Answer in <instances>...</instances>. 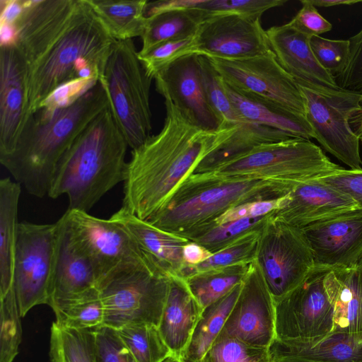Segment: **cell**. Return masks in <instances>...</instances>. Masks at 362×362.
I'll list each match as a JSON object with an SVG mask.
<instances>
[{
	"mask_svg": "<svg viewBox=\"0 0 362 362\" xmlns=\"http://www.w3.org/2000/svg\"><path fill=\"white\" fill-rule=\"evenodd\" d=\"M161 130L132 149L122 208L144 221L158 212L177 186L214 148L216 132L192 124L168 99Z\"/></svg>",
	"mask_w": 362,
	"mask_h": 362,
	"instance_id": "obj_1",
	"label": "cell"
},
{
	"mask_svg": "<svg viewBox=\"0 0 362 362\" xmlns=\"http://www.w3.org/2000/svg\"><path fill=\"white\" fill-rule=\"evenodd\" d=\"M108 106L98 81L67 107L38 109L31 113L13 148L0 155L1 164L28 193L39 198L47 196L63 156Z\"/></svg>",
	"mask_w": 362,
	"mask_h": 362,
	"instance_id": "obj_2",
	"label": "cell"
},
{
	"mask_svg": "<svg viewBox=\"0 0 362 362\" xmlns=\"http://www.w3.org/2000/svg\"><path fill=\"white\" fill-rule=\"evenodd\" d=\"M127 141L108 106L77 137L59 161L48 193L66 195L85 212L124 180Z\"/></svg>",
	"mask_w": 362,
	"mask_h": 362,
	"instance_id": "obj_3",
	"label": "cell"
},
{
	"mask_svg": "<svg viewBox=\"0 0 362 362\" xmlns=\"http://www.w3.org/2000/svg\"><path fill=\"white\" fill-rule=\"evenodd\" d=\"M293 187L254 177L192 173L177 186L164 206L146 221L188 240L233 207L279 199Z\"/></svg>",
	"mask_w": 362,
	"mask_h": 362,
	"instance_id": "obj_4",
	"label": "cell"
},
{
	"mask_svg": "<svg viewBox=\"0 0 362 362\" xmlns=\"http://www.w3.org/2000/svg\"><path fill=\"white\" fill-rule=\"evenodd\" d=\"M115 40L86 0L77 6L63 30L28 66L30 112L62 84L76 78H103Z\"/></svg>",
	"mask_w": 362,
	"mask_h": 362,
	"instance_id": "obj_5",
	"label": "cell"
},
{
	"mask_svg": "<svg viewBox=\"0 0 362 362\" xmlns=\"http://www.w3.org/2000/svg\"><path fill=\"white\" fill-rule=\"evenodd\" d=\"M170 276L145 257L117 268L98 285L104 325L119 329L135 324L158 326Z\"/></svg>",
	"mask_w": 362,
	"mask_h": 362,
	"instance_id": "obj_6",
	"label": "cell"
},
{
	"mask_svg": "<svg viewBox=\"0 0 362 362\" xmlns=\"http://www.w3.org/2000/svg\"><path fill=\"white\" fill-rule=\"evenodd\" d=\"M151 81L139 59L133 40H115L100 82L114 118L132 149L151 136Z\"/></svg>",
	"mask_w": 362,
	"mask_h": 362,
	"instance_id": "obj_7",
	"label": "cell"
},
{
	"mask_svg": "<svg viewBox=\"0 0 362 362\" xmlns=\"http://www.w3.org/2000/svg\"><path fill=\"white\" fill-rule=\"evenodd\" d=\"M340 168L310 140L291 138L257 146L209 173L254 177L295 187Z\"/></svg>",
	"mask_w": 362,
	"mask_h": 362,
	"instance_id": "obj_8",
	"label": "cell"
},
{
	"mask_svg": "<svg viewBox=\"0 0 362 362\" xmlns=\"http://www.w3.org/2000/svg\"><path fill=\"white\" fill-rule=\"evenodd\" d=\"M297 83L304 103L305 116L313 129L315 139L351 170H362L360 139L349 122L351 115L359 108L362 93Z\"/></svg>",
	"mask_w": 362,
	"mask_h": 362,
	"instance_id": "obj_9",
	"label": "cell"
},
{
	"mask_svg": "<svg viewBox=\"0 0 362 362\" xmlns=\"http://www.w3.org/2000/svg\"><path fill=\"white\" fill-rule=\"evenodd\" d=\"M254 262L274 302L298 286L315 269L309 243L300 228L272 216L263 227Z\"/></svg>",
	"mask_w": 362,
	"mask_h": 362,
	"instance_id": "obj_10",
	"label": "cell"
},
{
	"mask_svg": "<svg viewBox=\"0 0 362 362\" xmlns=\"http://www.w3.org/2000/svg\"><path fill=\"white\" fill-rule=\"evenodd\" d=\"M328 270L315 267L298 286L275 302V339L308 346L333 332L334 309L324 284Z\"/></svg>",
	"mask_w": 362,
	"mask_h": 362,
	"instance_id": "obj_11",
	"label": "cell"
},
{
	"mask_svg": "<svg viewBox=\"0 0 362 362\" xmlns=\"http://www.w3.org/2000/svg\"><path fill=\"white\" fill-rule=\"evenodd\" d=\"M59 227L54 223L18 225L13 288L21 317L48 303L54 272Z\"/></svg>",
	"mask_w": 362,
	"mask_h": 362,
	"instance_id": "obj_12",
	"label": "cell"
},
{
	"mask_svg": "<svg viewBox=\"0 0 362 362\" xmlns=\"http://www.w3.org/2000/svg\"><path fill=\"white\" fill-rule=\"evenodd\" d=\"M222 80L235 90L305 115L298 85L272 50L250 58H210Z\"/></svg>",
	"mask_w": 362,
	"mask_h": 362,
	"instance_id": "obj_13",
	"label": "cell"
},
{
	"mask_svg": "<svg viewBox=\"0 0 362 362\" xmlns=\"http://www.w3.org/2000/svg\"><path fill=\"white\" fill-rule=\"evenodd\" d=\"M219 336L268 349L276 339L275 302L254 262Z\"/></svg>",
	"mask_w": 362,
	"mask_h": 362,
	"instance_id": "obj_14",
	"label": "cell"
},
{
	"mask_svg": "<svg viewBox=\"0 0 362 362\" xmlns=\"http://www.w3.org/2000/svg\"><path fill=\"white\" fill-rule=\"evenodd\" d=\"M65 214L75 236L91 259L99 282L122 265L144 257L130 234L110 218L103 219L88 212L71 209Z\"/></svg>",
	"mask_w": 362,
	"mask_h": 362,
	"instance_id": "obj_15",
	"label": "cell"
},
{
	"mask_svg": "<svg viewBox=\"0 0 362 362\" xmlns=\"http://www.w3.org/2000/svg\"><path fill=\"white\" fill-rule=\"evenodd\" d=\"M197 54L210 58L240 59L271 50L260 19L238 14L209 16L197 33Z\"/></svg>",
	"mask_w": 362,
	"mask_h": 362,
	"instance_id": "obj_16",
	"label": "cell"
},
{
	"mask_svg": "<svg viewBox=\"0 0 362 362\" xmlns=\"http://www.w3.org/2000/svg\"><path fill=\"white\" fill-rule=\"evenodd\" d=\"M158 92L170 100L192 124L216 133L221 123L211 107L203 86L198 54L185 56L155 78Z\"/></svg>",
	"mask_w": 362,
	"mask_h": 362,
	"instance_id": "obj_17",
	"label": "cell"
},
{
	"mask_svg": "<svg viewBox=\"0 0 362 362\" xmlns=\"http://www.w3.org/2000/svg\"><path fill=\"white\" fill-rule=\"evenodd\" d=\"M28 66L16 45L0 51V155L15 146L31 115Z\"/></svg>",
	"mask_w": 362,
	"mask_h": 362,
	"instance_id": "obj_18",
	"label": "cell"
},
{
	"mask_svg": "<svg viewBox=\"0 0 362 362\" xmlns=\"http://www.w3.org/2000/svg\"><path fill=\"white\" fill-rule=\"evenodd\" d=\"M361 212L362 209L350 197L315 179L294 187L272 216L303 228Z\"/></svg>",
	"mask_w": 362,
	"mask_h": 362,
	"instance_id": "obj_19",
	"label": "cell"
},
{
	"mask_svg": "<svg viewBox=\"0 0 362 362\" xmlns=\"http://www.w3.org/2000/svg\"><path fill=\"white\" fill-rule=\"evenodd\" d=\"M55 268L47 305L52 310L98 288L95 267L75 236L65 213L57 221Z\"/></svg>",
	"mask_w": 362,
	"mask_h": 362,
	"instance_id": "obj_20",
	"label": "cell"
},
{
	"mask_svg": "<svg viewBox=\"0 0 362 362\" xmlns=\"http://www.w3.org/2000/svg\"><path fill=\"white\" fill-rule=\"evenodd\" d=\"M302 229L312 250L315 267H351L362 257V212Z\"/></svg>",
	"mask_w": 362,
	"mask_h": 362,
	"instance_id": "obj_21",
	"label": "cell"
},
{
	"mask_svg": "<svg viewBox=\"0 0 362 362\" xmlns=\"http://www.w3.org/2000/svg\"><path fill=\"white\" fill-rule=\"evenodd\" d=\"M78 0H25L14 24L16 46L28 65L36 60L71 18Z\"/></svg>",
	"mask_w": 362,
	"mask_h": 362,
	"instance_id": "obj_22",
	"label": "cell"
},
{
	"mask_svg": "<svg viewBox=\"0 0 362 362\" xmlns=\"http://www.w3.org/2000/svg\"><path fill=\"white\" fill-rule=\"evenodd\" d=\"M266 33L277 62L297 83L340 88L335 77L315 58L310 43L312 36L296 30L288 23L272 26Z\"/></svg>",
	"mask_w": 362,
	"mask_h": 362,
	"instance_id": "obj_23",
	"label": "cell"
},
{
	"mask_svg": "<svg viewBox=\"0 0 362 362\" xmlns=\"http://www.w3.org/2000/svg\"><path fill=\"white\" fill-rule=\"evenodd\" d=\"M111 219L130 234L144 257L168 276L182 278L183 247L189 240L161 230L121 207Z\"/></svg>",
	"mask_w": 362,
	"mask_h": 362,
	"instance_id": "obj_24",
	"label": "cell"
},
{
	"mask_svg": "<svg viewBox=\"0 0 362 362\" xmlns=\"http://www.w3.org/2000/svg\"><path fill=\"white\" fill-rule=\"evenodd\" d=\"M202 311L185 281L170 276L158 328L172 356L182 358Z\"/></svg>",
	"mask_w": 362,
	"mask_h": 362,
	"instance_id": "obj_25",
	"label": "cell"
},
{
	"mask_svg": "<svg viewBox=\"0 0 362 362\" xmlns=\"http://www.w3.org/2000/svg\"><path fill=\"white\" fill-rule=\"evenodd\" d=\"M324 284L334 309L333 332L362 344V268L357 264L329 269Z\"/></svg>",
	"mask_w": 362,
	"mask_h": 362,
	"instance_id": "obj_26",
	"label": "cell"
},
{
	"mask_svg": "<svg viewBox=\"0 0 362 362\" xmlns=\"http://www.w3.org/2000/svg\"><path fill=\"white\" fill-rule=\"evenodd\" d=\"M288 134L269 127L240 122L221 127L216 132L214 148L199 163L193 173H209L260 145L287 140Z\"/></svg>",
	"mask_w": 362,
	"mask_h": 362,
	"instance_id": "obj_27",
	"label": "cell"
},
{
	"mask_svg": "<svg viewBox=\"0 0 362 362\" xmlns=\"http://www.w3.org/2000/svg\"><path fill=\"white\" fill-rule=\"evenodd\" d=\"M223 86L243 122L254 123L286 132L292 137L310 140L315 133L305 115L263 100L239 93L223 81Z\"/></svg>",
	"mask_w": 362,
	"mask_h": 362,
	"instance_id": "obj_28",
	"label": "cell"
},
{
	"mask_svg": "<svg viewBox=\"0 0 362 362\" xmlns=\"http://www.w3.org/2000/svg\"><path fill=\"white\" fill-rule=\"evenodd\" d=\"M21 188L19 183L10 177L0 180V298L13 287Z\"/></svg>",
	"mask_w": 362,
	"mask_h": 362,
	"instance_id": "obj_29",
	"label": "cell"
},
{
	"mask_svg": "<svg viewBox=\"0 0 362 362\" xmlns=\"http://www.w3.org/2000/svg\"><path fill=\"white\" fill-rule=\"evenodd\" d=\"M269 350L273 362H362V344L344 333L333 332L308 346L288 345L274 339Z\"/></svg>",
	"mask_w": 362,
	"mask_h": 362,
	"instance_id": "obj_30",
	"label": "cell"
},
{
	"mask_svg": "<svg viewBox=\"0 0 362 362\" xmlns=\"http://www.w3.org/2000/svg\"><path fill=\"white\" fill-rule=\"evenodd\" d=\"M115 40L142 35L146 23V0H86Z\"/></svg>",
	"mask_w": 362,
	"mask_h": 362,
	"instance_id": "obj_31",
	"label": "cell"
},
{
	"mask_svg": "<svg viewBox=\"0 0 362 362\" xmlns=\"http://www.w3.org/2000/svg\"><path fill=\"white\" fill-rule=\"evenodd\" d=\"M206 14L198 10L173 8L146 17L142 35L143 54L163 42L194 35Z\"/></svg>",
	"mask_w": 362,
	"mask_h": 362,
	"instance_id": "obj_32",
	"label": "cell"
},
{
	"mask_svg": "<svg viewBox=\"0 0 362 362\" xmlns=\"http://www.w3.org/2000/svg\"><path fill=\"white\" fill-rule=\"evenodd\" d=\"M243 283L203 310L190 342L182 356L184 361L186 362L201 361L221 334L228 317L238 298Z\"/></svg>",
	"mask_w": 362,
	"mask_h": 362,
	"instance_id": "obj_33",
	"label": "cell"
},
{
	"mask_svg": "<svg viewBox=\"0 0 362 362\" xmlns=\"http://www.w3.org/2000/svg\"><path fill=\"white\" fill-rule=\"evenodd\" d=\"M286 0H165L148 2L146 16L173 9H193L209 16L238 14L260 19L262 14L273 8L284 5Z\"/></svg>",
	"mask_w": 362,
	"mask_h": 362,
	"instance_id": "obj_34",
	"label": "cell"
},
{
	"mask_svg": "<svg viewBox=\"0 0 362 362\" xmlns=\"http://www.w3.org/2000/svg\"><path fill=\"white\" fill-rule=\"evenodd\" d=\"M250 264H240L197 272L184 280L204 310L242 284L248 273Z\"/></svg>",
	"mask_w": 362,
	"mask_h": 362,
	"instance_id": "obj_35",
	"label": "cell"
},
{
	"mask_svg": "<svg viewBox=\"0 0 362 362\" xmlns=\"http://www.w3.org/2000/svg\"><path fill=\"white\" fill-rule=\"evenodd\" d=\"M51 362H97L94 329L51 327L49 351Z\"/></svg>",
	"mask_w": 362,
	"mask_h": 362,
	"instance_id": "obj_36",
	"label": "cell"
},
{
	"mask_svg": "<svg viewBox=\"0 0 362 362\" xmlns=\"http://www.w3.org/2000/svg\"><path fill=\"white\" fill-rule=\"evenodd\" d=\"M56 322L78 329H96L104 325V307L98 288L59 304L53 309Z\"/></svg>",
	"mask_w": 362,
	"mask_h": 362,
	"instance_id": "obj_37",
	"label": "cell"
},
{
	"mask_svg": "<svg viewBox=\"0 0 362 362\" xmlns=\"http://www.w3.org/2000/svg\"><path fill=\"white\" fill-rule=\"evenodd\" d=\"M117 332L137 362H163L172 355L157 326L129 325Z\"/></svg>",
	"mask_w": 362,
	"mask_h": 362,
	"instance_id": "obj_38",
	"label": "cell"
},
{
	"mask_svg": "<svg viewBox=\"0 0 362 362\" xmlns=\"http://www.w3.org/2000/svg\"><path fill=\"white\" fill-rule=\"evenodd\" d=\"M262 228L245 235L231 245L212 254L207 259L197 265L185 264L182 279H185L197 272L253 262Z\"/></svg>",
	"mask_w": 362,
	"mask_h": 362,
	"instance_id": "obj_39",
	"label": "cell"
},
{
	"mask_svg": "<svg viewBox=\"0 0 362 362\" xmlns=\"http://www.w3.org/2000/svg\"><path fill=\"white\" fill-rule=\"evenodd\" d=\"M257 218H244L213 225L189 238L212 254L231 245L245 235L262 229L271 214Z\"/></svg>",
	"mask_w": 362,
	"mask_h": 362,
	"instance_id": "obj_40",
	"label": "cell"
},
{
	"mask_svg": "<svg viewBox=\"0 0 362 362\" xmlns=\"http://www.w3.org/2000/svg\"><path fill=\"white\" fill-rule=\"evenodd\" d=\"M199 60L207 100L219 119L221 127L243 122L226 92L221 77L209 57L199 54Z\"/></svg>",
	"mask_w": 362,
	"mask_h": 362,
	"instance_id": "obj_41",
	"label": "cell"
},
{
	"mask_svg": "<svg viewBox=\"0 0 362 362\" xmlns=\"http://www.w3.org/2000/svg\"><path fill=\"white\" fill-rule=\"evenodd\" d=\"M21 314L14 288L0 298V362H13L22 338Z\"/></svg>",
	"mask_w": 362,
	"mask_h": 362,
	"instance_id": "obj_42",
	"label": "cell"
},
{
	"mask_svg": "<svg viewBox=\"0 0 362 362\" xmlns=\"http://www.w3.org/2000/svg\"><path fill=\"white\" fill-rule=\"evenodd\" d=\"M192 54H197L196 34L163 42L143 54L138 52V57L146 74L153 79L179 59Z\"/></svg>",
	"mask_w": 362,
	"mask_h": 362,
	"instance_id": "obj_43",
	"label": "cell"
},
{
	"mask_svg": "<svg viewBox=\"0 0 362 362\" xmlns=\"http://www.w3.org/2000/svg\"><path fill=\"white\" fill-rule=\"evenodd\" d=\"M200 362H273L268 348L218 336Z\"/></svg>",
	"mask_w": 362,
	"mask_h": 362,
	"instance_id": "obj_44",
	"label": "cell"
},
{
	"mask_svg": "<svg viewBox=\"0 0 362 362\" xmlns=\"http://www.w3.org/2000/svg\"><path fill=\"white\" fill-rule=\"evenodd\" d=\"M310 43L319 64L334 76H339L348 62L349 40H330L314 35L311 37Z\"/></svg>",
	"mask_w": 362,
	"mask_h": 362,
	"instance_id": "obj_45",
	"label": "cell"
},
{
	"mask_svg": "<svg viewBox=\"0 0 362 362\" xmlns=\"http://www.w3.org/2000/svg\"><path fill=\"white\" fill-rule=\"evenodd\" d=\"M94 332L97 362H137L117 329L103 325Z\"/></svg>",
	"mask_w": 362,
	"mask_h": 362,
	"instance_id": "obj_46",
	"label": "cell"
},
{
	"mask_svg": "<svg viewBox=\"0 0 362 362\" xmlns=\"http://www.w3.org/2000/svg\"><path fill=\"white\" fill-rule=\"evenodd\" d=\"M98 81L93 77L76 78L62 84L41 103L40 108L57 109L67 107L93 87Z\"/></svg>",
	"mask_w": 362,
	"mask_h": 362,
	"instance_id": "obj_47",
	"label": "cell"
},
{
	"mask_svg": "<svg viewBox=\"0 0 362 362\" xmlns=\"http://www.w3.org/2000/svg\"><path fill=\"white\" fill-rule=\"evenodd\" d=\"M349 55L343 72L337 77L341 88L362 93V29L349 39Z\"/></svg>",
	"mask_w": 362,
	"mask_h": 362,
	"instance_id": "obj_48",
	"label": "cell"
},
{
	"mask_svg": "<svg viewBox=\"0 0 362 362\" xmlns=\"http://www.w3.org/2000/svg\"><path fill=\"white\" fill-rule=\"evenodd\" d=\"M317 180L348 196L362 209V170L341 167Z\"/></svg>",
	"mask_w": 362,
	"mask_h": 362,
	"instance_id": "obj_49",
	"label": "cell"
},
{
	"mask_svg": "<svg viewBox=\"0 0 362 362\" xmlns=\"http://www.w3.org/2000/svg\"><path fill=\"white\" fill-rule=\"evenodd\" d=\"M301 8L288 23L296 30L310 36L320 35L332 30V24L321 16L309 0H301Z\"/></svg>",
	"mask_w": 362,
	"mask_h": 362,
	"instance_id": "obj_50",
	"label": "cell"
},
{
	"mask_svg": "<svg viewBox=\"0 0 362 362\" xmlns=\"http://www.w3.org/2000/svg\"><path fill=\"white\" fill-rule=\"evenodd\" d=\"M25 0H1V24L14 25L24 8Z\"/></svg>",
	"mask_w": 362,
	"mask_h": 362,
	"instance_id": "obj_51",
	"label": "cell"
},
{
	"mask_svg": "<svg viewBox=\"0 0 362 362\" xmlns=\"http://www.w3.org/2000/svg\"><path fill=\"white\" fill-rule=\"evenodd\" d=\"M212 255L202 245L189 241L182 249V258L185 264L194 266L207 259Z\"/></svg>",
	"mask_w": 362,
	"mask_h": 362,
	"instance_id": "obj_52",
	"label": "cell"
},
{
	"mask_svg": "<svg viewBox=\"0 0 362 362\" xmlns=\"http://www.w3.org/2000/svg\"><path fill=\"white\" fill-rule=\"evenodd\" d=\"M349 122L352 132L360 139L362 136V100L359 108L350 117Z\"/></svg>",
	"mask_w": 362,
	"mask_h": 362,
	"instance_id": "obj_53",
	"label": "cell"
},
{
	"mask_svg": "<svg viewBox=\"0 0 362 362\" xmlns=\"http://www.w3.org/2000/svg\"><path fill=\"white\" fill-rule=\"evenodd\" d=\"M315 7H330L341 5H353L362 3V0H309Z\"/></svg>",
	"mask_w": 362,
	"mask_h": 362,
	"instance_id": "obj_54",
	"label": "cell"
},
{
	"mask_svg": "<svg viewBox=\"0 0 362 362\" xmlns=\"http://www.w3.org/2000/svg\"><path fill=\"white\" fill-rule=\"evenodd\" d=\"M163 362H186L181 358H177L173 356H170Z\"/></svg>",
	"mask_w": 362,
	"mask_h": 362,
	"instance_id": "obj_55",
	"label": "cell"
},
{
	"mask_svg": "<svg viewBox=\"0 0 362 362\" xmlns=\"http://www.w3.org/2000/svg\"><path fill=\"white\" fill-rule=\"evenodd\" d=\"M280 362H314V361H280Z\"/></svg>",
	"mask_w": 362,
	"mask_h": 362,
	"instance_id": "obj_56",
	"label": "cell"
},
{
	"mask_svg": "<svg viewBox=\"0 0 362 362\" xmlns=\"http://www.w3.org/2000/svg\"><path fill=\"white\" fill-rule=\"evenodd\" d=\"M358 265L362 268V257H361V258L360 259V260H359V262H358Z\"/></svg>",
	"mask_w": 362,
	"mask_h": 362,
	"instance_id": "obj_57",
	"label": "cell"
},
{
	"mask_svg": "<svg viewBox=\"0 0 362 362\" xmlns=\"http://www.w3.org/2000/svg\"><path fill=\"white\" fill-rule=\"evenodd\" d=\"M360 141L361 142L362 144V136L360 137Z\"/></svg>",
	"mask_w": 362,
	"mask_h": 362,
	"instance_id": "obj_58",
	"label": "cell"
}]
</instances>
